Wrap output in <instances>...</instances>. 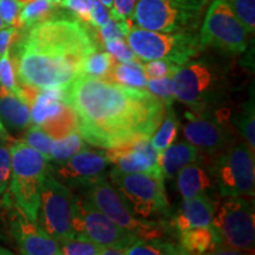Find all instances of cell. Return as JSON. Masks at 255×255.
I'll use <instances>...</instances> for the list:
<instances>
[{"mask_svg":"<svg viewBox=\"0 0 255 255\" xmlns=\"http://www.w3.org/2000/svg\"><path fill=\"white\" fill-rule=\"evenodd\" d=\"M228 110L225 108L209 113L186 114L183 133L187 141L206 155L216 156L235 142L234 131L228 126Z\"/></svg>","mask_w":255,"mask_h":255,"instance_id":"14","label":"cell"},{"mask_svg":"<svg viewBox=\"0 0 255 255\" xmlns=\"http://www.w3.org/2000/svg\"><path fill=\"white\" fill-rule=\"evenodd\" d=\"M9 141H11V139L7 138V137L4 136L1 132H0V144H1V143H5V142H9Z\"/></svg>","mask_w":255,"mask_h":255,"instance_id":"48","label":"cell"},{"mask_svg":"<svg viewBox=\"0 0 255 255\" xmlns=\"http://www.w3.org/2000/svg\"><path fill=\"white\" fill-rule=\"evenodd\" d=\"M9 151L11 203L20 209L30 221L37 222L41 188L50 169L49 159L23 141L12 143Z\"/></svg>","mask_w":255,"mask_h":255,"instance_id":"4","label":"cell"},{"mask_svg":"<svg viewBox=\"0 0 255 255\" xmlns=\"http://www.w3.org/2000/svg\"><path fill=\"white\" fill-rule=\"evenodd\" d=\"M0 132H1V133H2V135H4V136H6V137H7V138H9V139H11V135H9V133L7 132V130H6V129H5V128H4V126H2L1 121H0Z\"/></svg>","mask_w":255,"mask_h":255,"instance_id":"45","label":"cell"},{"mask_svg":"<svg viewBox=\"0 0 255 255\" xmlns=\"http://www.w3.org/2000/svg\"><path fill=\"white\" fill-rule=\"evenodd\" d=\"M52 139V137L43 128L34 124V126H30L25 130L23 139H20V141L26 143L31 148L36 149V150L43 154L50 161V148Z\"/></svg>","mask_w":255,"mask_h":255,"instance_id":"33","label":"cell"},{"mask_svg":"<svg viewBox=\"0 0 255 255\" xmlns=\"http://www.w3.org/2000/svg\"><path fill=\"white\" fill-rule=\"evenodd\" d=\"M55 6L56 5L50 0H33L24 5L19 13L18 27L23 26L28 28L46 19L52 18Z\"/></svg>","mask_w":255,"mask_h":255,"instance_id":"26","label":"cell"},{"mask_svg":"<svg viewBox=\"0 0 255 255\" xmlns=\"http://www.w3.org/2000/svg\"><path fill=\"white\" fill-rule=\"evenodd\" d=\"M105 79L133 88H146L148 83V78L143 72L142 65L122 62H115Z\"/></svg>","mask_w":255,"mask_h":255,"instance_id":"23","label":"cell"},{"mask_svg":"<svg viewBox=\"0 0 255 255\" xmlns=\"http://www.w3.org/2000/svg\"><path fill=\"white\" fill-rule=\"evenodd\" d=\"M254 98L252 97L242 105L241 110L233 119V126L238 130L248 146L255 149V114H254Z\"/></svg>","mask_w":255,"mask_h":255,"instance_id":"29","label":"cell"},{"mask_svg":"<svg viewBox=\"0 0 255 255\" xmlns=\"http://www.w3.org/2000/svg\"><path fill=\"white\" fill-rule=\"evenodd\" d=\"M209 0H137L131 20L145 30L195 32Z\"/></svg>","mask_w":255,"mask_h":255,"instance_id":"5","label":"cell"},{"mask_svg":"<svg viewBox=\"0 0 255 255\" xmlns=\"http://www.w3.org/2000/svg\"><path fill=\"white\" fill-rule=\"evenodd\" d=\"M19 2H20L21 5H26V4H28V2H31V1H33V0H18Z\"/></svg>","mask_w":255,"mask_h":255,"instance_id":"49","label":"cell"},{"mask_svg":"<svg viewBox=\"0 0 255 255\" xmlns=\"http://www.w3.org/2000/svg\"><path fill=\"white\" fill-rule=\"evenodd\" d=\"M126 38L142 62L159 59L183 65L201 51L196 32H159L132 26Z\"/></svg>","mask_w":255,"mask_h":255,"instance_id":"6","label":"cell"},{"mask_svg":"<svg viewBox=\"0 0 255 255\" xmlns=\"http://www.w3.org/2000/svg\"><path fill=\"white\" fill-rule=\"evenodd\" d=\"M229 5L250 34L255 31V0H228Z\"/></svg>","mask_w":255,"mask_h":255,"instance_id":"35","label":"cell"},{"mask_svg":"<svg viewBox=\"0 0 255 255\" xmlns=\"http://www.w3.org/2000/svg\"><path fill=\"white\" fill-rule=\"evenodd\" d=\"M109 176L133 215L146 219L169 214L163 177L145 173H124L117 168L110 171Z\"/></svg>","mask_w":255,"mask_h":255,"instance_id":"8","label":"cell"},{"mask_svg":"<svg viewBox=\"0 0 255 255\" xmlns=\"http://www.w3.org/2000/svg\"><path fill=\"white\" fill-rule=\"evenodd\" d=\"M148 90L155 96L161 98L165 104H173L175 100L174 90H173V81L171 76H165L161 78L148 79L146 83Z\"/></svg>","mask_w":255,"mask_h":255,"instance_id":"37","label":"cell"},{"mask_svg":"<svg viewBox=\"0 0 255 255\" xmlns=\"http://www.w3.org/2000/svg\"><path fill=\"white\" fill-rule=\"evenodd\" d=\"M75 197L71 189L50 174L49 169L41 188L37 223L59 244L76 235L72 228Z\"/></svg>","mask_w":255,"mask_h":255,"instance_id":"10","label":"cell"},{"mask_svg":"<svg viewBox=\"0 0 255 255\" xmlns=\"http://www.w3.org/2000/svg\"><path fill=\"white\" fill-rule=\"evenodd\" d=\"M178 121L176 114L173 110V104H165V116L162 123L157 128V131L152 133L150 142L151 145L158 152L164 150L175 141L177 135Z\"/></svg>","mask_w":255,"mask_h":255,"instance_id":"25","label":"cell"},{"mask_svg":"<svg viewBox=\"0 0 255 255\" xmlns=\"http://www.w3.org/2000/svg\"><path fill=\"white\" fill-rule=\"evenodd\" d=\"M248 37L228 0L210 1L199 34L201 51L214 49L226 55H239L247 49Z\"/></svg>","mask_w":255,"mask_h":255,"instance_id":"9","label":"cell"},{"mask_svg":"<svg viewBox=\"0 0 255 255\" xmlns=\"http://www.w3.org/2000/svg\"><path fill=\"white\" fill-rule=\"evenodd\" d=\"M227 71L207 60H189L171 76L175 98L193 113L220 109L229 92Z\"/></svg>","mask_w":255,"mask_h":255,"instance_id":"3","label":"cell"},{"mask_svg":"<svg viewBox=\"0 0 255 255\" xmlns=\"http://www.w3.org/2000/svg\"><path fill=\"white\" fill-rule=\"evenodd\" d=\"M72 228L76 235L88 238L104 247L128 250L142 239L115 223L98 210L87 197H75Z\"/></svg>","mask_w":255,"mask_h":255,"instance_id":"13","label":"cell"},{"mask_svg":"<svg viewBox=\"0 0 255 255\" xmlns=\"http://www.w3.org/2000/svg\"><path fill=\"white\" fill-rule=\"evenodd\" d=\"M60 251L65 255H102L104 246L89 240L82 235H75L71 239L60 242Z\"/></svg>","mask_w":255,"mask_h":255,"instance_id":"31","label":"cell"},{"mask_svg":"<svg viewBox=\"0 0 255 255\" xmlns=\"http://www.w3.org/2000/svg\"><path fill=\"white\" fill-rule=\"evenodd\" d=\"M116 62L115 57L109 52L95 51L85 57L81 65V75L88 77L105 78Z\"/></svg>","mask_w":255,"mask_h":255,"instance_id":"30","label":"cell"},{"mask_svg":"<svg viewBox=\"0 0 255 255\" xmlns=\"http://www.w3.org/2000/svg\"><path fill=\"white\" fill-rule=\"evenodd\" d=\"M177 188L183 200H187L206 194L213 188V182L206 169L194 162L178 171Z\"/></svg>","mask_w":255,"mask_h":255,"instance_id":"22","label":"cell"},{"mask_svg":"<svg viewBox=\"0 0 255 255\" xmlns=\"http://www.w3.org/2000/svg\"><path fill=\"white\" fill-rule=\"evenodd\" d=\"M92 2H94V0H62L59 5L71 11L82 23L90 25Z\"/></svg>","mask_w":255,"mask_h":255,"instance_id":"40","label":"cell"},{"mask_svg":"<svg viewBox=\"0 0 255 255\" xmlns=\"http://www.w3.org/2000/svg\"><path fill=\"white\" fill-rule=\"evenodd\" d=\"M216 213V203L208 194L183 200L180 212L175 216L174 225L178 233L196 227H208L212 225Z\"/></svg>","mask_w":255,"mask_h":255,"instance_id":"18","label":"cell"},{"mask_svg":"<svg viewBox=\"0 0 255 255\" xmlns=\"http://www.w3.org/2000/svg\"><path fill=\"white\" fill-rule=\"evenodd\" d=\"M177 64L167 62V60H148L142 63V70L148 79L161 78L165 76H173L178 69Z\"/></svg>","mask_w":255,"mask_h":255,"instance_id":"38","label":"cell"},{"mask_svg":"<svg viewBox=\"0 0 255 255\" xmlns=\"http://www.w3.org/2000/svg\"><path fill=\"white\" fill-rule=\"evenodd\" d=\"M0 85L15 95L26 97L24 88L20 87L15 79L13 60L11 58V46L0 57Z\"/></svg>","mask_w":255,"mask_h":255,"instance_id":"32","label":"cell"},{"mask_svg":"<svg viewBox=\"0 0 255 255\" xmlns=\"http://www.w3.org/2000/svg\"><path fill=\"white\" fill-rule=\"evenodd\" d=\"M11 180V151L7 142L0 144V199L4 196Z\"/></svg>","mask_w":255,"mask_h":255,"instance_id":"39","label":"cell"},{"mask_svg":"<svg viewBox=\"0 0 255 255\" xmlns=\"http://www.w3.org/2000/svg\"><path fill=\"white\" fill-rule=\"evenodd\" d=\"M84 146V139L77 130L59 138H53L50 148V161L52 159L55 163L68 161Z\"/></svg>","mask_w":255,"mask_h":255,"instance_id":"24","label":"cell"},{"mask_svg":"<svg viewBox=\"0 0 255 255\" xmlns=\"http://www.w3.org/2000/svg\"><path fill=\"white\" fill-rule=\"evenodd\" d=\"M200 151L195 145L189 142L171 143L164 150L158 152L159 164L165 178H174L178 171L188 164L199 161Z\"/></svg>","mask_w":255,"mask_h":255,"instance_id":"20","label":"cell"},{"mask_svg":"<svg viewBox=\"0 0 255 255\" xmlns=\"http://www.w3.org/2000/svg\"><path fill=\"white\" fill-rule=\"evenodd\" d=\"M110 18V12L108 11V7L102 4L100 0H94L90 13V25L98 28L102 25H104Z\"/></svg>","mask_w":255,"mask_h":255,"instance_id":"43","label":"cell"},{"mask_svg":"<svg viewBox=\"0 0 255 255\" xmlns=\"http://www.w3.org/2000/svg\"><path fill=\"white\" fill-rule=\"evenodd\" d=\"M151 137H139L122 145L108 149L107 156L110 163L124 173H145L163 177L159 164L158 151L150 142Z\"/></svg>","mask_w":255,"mask_h":255,"instance_id":"16","label":"cell"},{"mask_svg":"<svg viewBox=\"0 0 255 255\" xmlns=\"http://www.w3.org/2000/svg\"><path fill=\"white\" fill-rule=\"evenodd\" d=\"M2 27H5V24H4V21L1 20V18H0V30H1Z\"/></svg>","mask_w":255,"mask_h":255,"instance_id":"51","label":"cell"},{"mask_svg":"<svg viewBox=\"0 0 255 255\" xmlns=\"http://www.w3.org/2000/svg\"><path fill=\"white\" fill-rule=\"evenodd\" d=\"M40 127L52 138H59V137H63L77 130L76 115L69 105L64 104L59 113H57L55 116L41 123Z\"/></svg>","mask_w":255,"mask_h":255,"instance_id":"27","label":"cell"},{"mask_svg":"<svg viewBox=\"0 0 255 255\" xmlns=\"http://www.w3.org/2000/svg\"><path fill=\"white\" fill-rule=\"evenodd\" d=\"M11 254H13V252L8 251L7 248L0 246V255H11Z\"/></svg>","mask_w":255,"mask_h":255,"instance_id":"46","label":"cell"},{"mask_svg":"<svg viewBox=\"0 0 255 255\" xmlns=\"http://www.w3.org/2000/svg\"><path fill=\"white\" fill-rule=\"evenodd\" d=\"M50 1L53 2V4H55V5H59V2L62 1V0H50Z\"/></svg>","mask_w":255,"mask_h":255,"instance_id":"50","label":"cell"},{"mask_svg":"<svg viewBox=\"0 0 255 255\" xmlns=\"http://www.w3.org/2000/svg\"><path fill=\"white\" fill-rule=\"evenodd\" d=\"M129 255H174L184 254L178 245L173 242L163 240L161 238L148 239V240H139L137 244L132 245L127 250Z\"/></svg>","mask_w":255,"mask_h":255,"instance_id":"28","label":"cell"},{"mask_svg":"<svg viewBox=\"0 0 255 255\" xmlns=\"http://www.w3.org/2000/svg\"><path fill=\"white\" fill-rule=\"evenodd\" d=\"M104 45L107 47L108 52L111 53L116 60H120L122 63L142 65L143 62L133 53L131 47L124 40V38H117V39L109 40L104 43Z\"/></svg>","mask_w":255,"mask_h":255,"instance_id":"36","label":"cell"},{"mask_svg":"<svg viewBox=\"0 0 255 255\" xmlns=\"http://www.w3.org/2000/svg\"><path fill=\"white\" fill-rule=\"evenodd\" d=\"M84 141L102 149L151 137L165 116V103L144 88L78 76L64 89Z\"/></svg>","mask_w":255,"mask_h":255,"instance_id":"1","label":"cell"},{"mask_svg":"<svg viewBox=\"0 0 255 255\" xmlns=\"http://www.w3.org/2000/svg\"><path fill=\"white\" fill-rule=\"evenodd\" d=\"M110 163L107 152L84 148L68 161L55 163L57 180L69 187L88 188L90 184L103 176L107 165Z\"/></svg>","mask_w":255,"mask_h":255,"instance_id":"15","label":"cell"},{"mask_svg":"<svg viewBox=\"0 0 255 255\" xmlns=\"http://www.w3.org/2000/svg\"><path fill=\"white\" fill-rule=\"evenodd\" d=\"M209 170L221 197L254 196V150L246 142L235 141L227 149L214 156Z\"/></svg>","mask_w":255,"mask_h":255,"instance_id":"7","label":"cell"},{"mask_svg":"<svg viewBox=\"0 0 255 255\" xmlns=\"http://www.w3.org/2000/svg\"><path fill=\"white\" fill-rule=\"evenodd\" d=\"M83 196L87 197L96 208L101 210L115 223L137 235L142 240L161 238L164 234L163 228L158 223L135 218L131 210L128 208L124 201L121 199L119 191L109 183L105 175L85 188Z\"/></svg>","mask_w":255,"mask_h":255,"instance_id":"12","label":"cell"},{"mask_svg":"<svg viewBox=\"0 0 255 255\" xmlns=\"http://www.w3.org/2000/svg\"><path fill=\"white\" fill-rule=\"evenodd\" d=\"M14 65L23 87L65 89L81 75L85 57L98 50L87 25L68 18H50L28 27L15 45Z\"/></svg>","mask_w":255,"mask_h":255,"instance_id":"2","label":"cell"},{"mask_svg":"<svg viewBox=\"0 0 255 255\" xmlns=\"http://www.w3.org/2000/svg\"><path fill=\"white\" fill-rule=\"evenodd\" d=\"M18 34V27L17 26H5L0 30V57L2 53L12 46L14 38Z\"/></svg>","mask_w":255,"mask_h":255,"instance_id":"44","label":"cell"},{"mask_svg":"<svg viewBox=\"0 0 255 255\" xmlns=\"http://www.w3.org/2000/svg\"><path fill=\"white\" fill-rule=\"evenodd\" d=\"M0 121L7 132H24L32 123L27 98L15 95L0 85Z\"/></svg>","mask_w":255,"mask_h":255,"instance_id":"19","label":"cell"},{"mask_svg":"<svg viewBox=\"0 0 255 255\" xmlns=\"http://www.w3.org/2000/svg\"><path fill=\"white\" fill-rule=\"evenodd\" d=\"M221 245L218 232L213 227H196L180 233L178 246L184 254H210Z\"/></svg>","mask_w":255,"mask_h":255,"instance_id":"21","label":"cell"},{"mask_svg":"<svg viewBox=\"0 0 255 255\" xmlns=\"http://www.w3.org/2000/svg\"><path fill=\"white\" fill-rule=\"evenodd\" d=\"M100 1L105 6V7H108V8H110L114 4V0H100Z\"/></svg>","mask_w":255,"mask_h":255,"instance_id":"47","label":"cell"},{"mask_svg":"<svg viewBox=\"0 0 255 255\" xmlns=\"http://www.w3.org/2000/svg\"><path fill=\"white\" fill-rule=\"evenodd\" d=\"M226 199L212 222L221 241L220 246L234 251H253L255 245L254 202L241 196Z\"/></svg>","mask_w":255,"mask_h":255,"instance_id":"11","label":"cell"},{"mask_svg":"<svg viewBox=\"0 0 255 255\" xmlns=\"http://www.w3.org/2000/svg\"><path fill=\"white\" fill-rule=\"evenodd\" d=\"M132 27V20L128 19H114L109 18L108 21L101 27H98V34L102 43L117 39V38H126Z\"/></svg>","mask_w":255,"mask_h":255,"instance_id":"34","label":"cell"},{"mask_svg":"<svg viewBox=\"0 0 255 255\" xmlns=\"http://www.w3.org/2000/svg\"><path fill=\"white\" fill-rule=\"evenodd\" d=\"M8 225L15 245L25 255H59L62 254L59 242L53 240L39 227L37 222L30 221L20 209L14 206L8 213Z\"/></svg>","mask_w":255,"mask_h":255,"instance_id":"17","label":"cell"},{"mask_svg":"<svg viewBox=\"0 0 255 255\" xmlns=\"http://www.w3.org/2000/svg\"><path fill=\"white\" fill-rule=\"evenodd\" d=\"M137 0H114L110 7V17L114 19H131Z\"/></svg>","mask_w":255,"mask_h":255,"instance_id":"42","label":"cell"},{"mask_svg":"<svg viewBox=\"0 0 255 255\" xmlns=\"http://www.w3.org/2000/svg\"><path fill=\"white\" fill-rule=\"evenodd\" d=\"M23 5L18 0H0V18L5 26H17Z\"/></svg>","mask_w":255,"mask_h":255,"instance_id":"41","label":"cell"}]
</instances>
